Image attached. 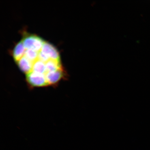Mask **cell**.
I'll return each mask as SVG.
<instances>
[{
  "mask_svg": "<svg viewBox=\"0 0 150 150\" xmlns=\"http://www.w3.org/2000/svg\"><path fill=\"white\" fill-rule=\"evenodd\" d=\"M38 59L45 63H46L50 59L47 56L41 51L38 52Z\"/></svg>",
  "mask_w": 150,
  "mask_h": 150,
  "instance_id": "30bf717a",
  "label": "cell"
},
{
  "mask_svg": "<svg viewBox=\"0 0 150 150\" xmlns=\"http://www.w3.org/2000/svg\"><path fill=\"white\" fill-rule=\"evenodd\" d=\"M26 50H31L37 52L41 51L45 42L38 36L30 35L24 37L22 40Z\"/></svg>",
  "mask_w": 150,
  "mask_h": 150,
  "instance_id": "7a4b0ae2",
  "label": "cell"
},
{
  "mask_svg": "<svg viewBox=\"0 0 150 150\" xmlns=\"http://www.w3.org/2000/svg\"><path fill=\"white\" fill-rule=\"evenodd\" d=\"M26 49L24 46L23 42L21 41L15 46L13 52L15 61L17 62L23 57Z\"/></svg>",
  "mask_w": 150,
  "mask_h": 150,
  "instance_id": "8992f818",
  "label": "cell"
},
{
  "mask_svg": "<svg viewBox=\"0 0 150 150\" xmlns=\"http://www.w3.org/2000/svg\"><path fill=\"white\" fill-rule=\"evenodd\" d=\"M41 51L46 55L50 59L60 60L59 52L52 45L45 42Z\"/></svg>",
  "mask_w": 150,
  "mask_h": 150,
  "instance_id": "277c9868",
  "label": "cell"
},
{
  "mask_svg": "<svg viewBox=\"0 0 150 150\" xmlns=\"http://www.w3.org/2000/svg\"><path fill=\"white\" fill-rule=\"evenodd\" d=\"M46 73L53 72L62 68L60 60L50 59L45 63Z\"/></svg>",
  "mask_w": 150,
  "mask_h": 150,
  "instance_id": "52a82bcc",
  "label": "cell"
},
{
  "mask_svg": "<svg viewBox=\"0 0 150 150\" xmlns=\"http://www.w3.org/2000/svg\"><path fill=\"white\" fill-rule=\"evenodd\" d=\"M65 73L62 69L53 72H48L45 74V76L49 86L55 87L59 82L65 78Z\"/></svg>",
  "mask_w": 150,
  "mask_h": 150,
  "instance_id": "3957f363",
  "label": "cell"
},
{
  "mask_svg": "<svg viewBox=\"0 0 150 150\" xmlns=\"http://www.w3.org/2000/svg\"><path fill=\"white\" fill-rule=\"evenodd\" d=\"M20 70L26 74L32 71L33 64L24 56L17 62Z\"/></svg>",
  "mask_w": 150,
  "mask_h": 150,
  "instance_id": "5b68a950",
  "label": "cell"
},
{
  "mask_svg": "<svg viewBox=\"0 0 150 150\" xmlns=\"http://www.w3.org/2000/svg\"><path fill=\"white\" fill-rule=\"evenodd\" d=\"M26 80L30 88L42 87L49 86L45 74L31 72L26 74Z\"/></svg>",
  "mask_w": 150,
  "mask_h": 150,
  "instance_id": "6da1fadb",
  "label": "cell"
},
{
  "mask_svg": "<svg viewBox=\"0 0 150 150\" xmlns=\"http://www.w3.org/2000/svg\"><path fill=\"white\" fill-rule=\"evenodd\" d=\"M32 71L40 74H45L46 73L45 63L37 59L33 63Z\"/></svg>",
  "mask_w": 150,
  "mask_h": 150,
  "instance_id": "ba28073f",
  "label": "cell"
},
{
  "mask_svg": "<svg viewBox=\"0 0 150 150\" xmlns=\"http://www.w3.org/2000/svg\"><path fill=\"white\" fill-rule=\"evenodd\" d=\"M39 52L32 50H26L24 56L33 64L38 59Z\"/></svg>",
  "mask_w": 150,
  "mask_h": 150,
  "instance_id": "9c48e42d",
  "label": "cell"
}]
</instances>
